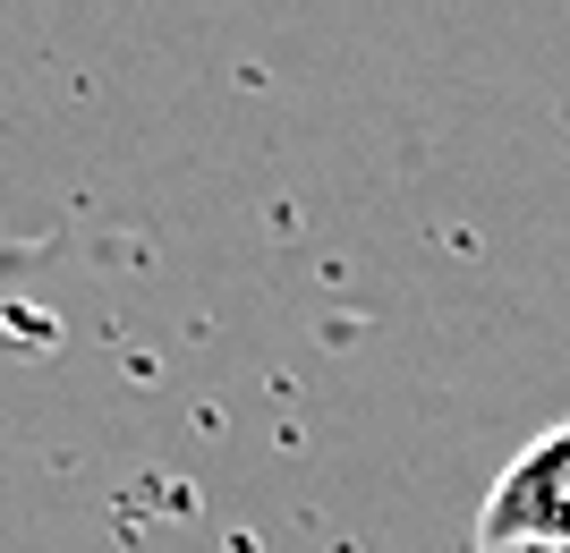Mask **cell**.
<instances>
[{"label":"cell","instance_id":"6da1fadb","mask_svg":"<svg viewBox=\"0 0 570 553\" xmlns=\"http://www.w3.org/2000/svg\"><path fill=\"white\" fill-rule=\"evenodd\" d=\"M494 545H553L570 553V426H546L511 468L494 477L476 511V553Z\"/></svg>","mask_w":570,"mask_h":553},{"label":"cell","instance_id":"7a4b0ae2","mask_svg":"<svg viewBox=\"0 0 570 553\" xmlns=\"http://www.w3.org/2000/svg\"><path fill=\"white\" fill-rule=\"evenodd\" d=\"M494 553H553V545H494Z\"/></svg>","mask_w":570,"mask_h":553}]
</instances>
